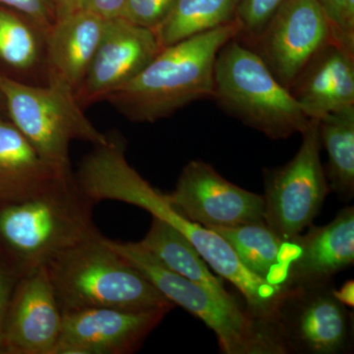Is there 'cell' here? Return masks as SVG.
<instances>
[{
    "label": "cell",
    "instance_id": "1",
    "mask_svg": "<svg viewBox=\"0 0 354 354\" xmlns=\"http://www.w3.org/2000/svg\"><path fill=\"white\" fill-rule=\"evenodd\" d=\"M239 32L235 20L162 48L138 75L104 101L132 122L153 123L191 102L213 99L218 51Z\"/></svg>",
    "mask_w": 354,
    "mask_h": 354
},
{
    "label": "cell",
    "instance_id": "2",
    "mask_svg": "<svg viewBox=\"0 0 354 354\" xmlns=\"http://www.w3.org/2000/svg\"><path fill=\"white\" fill-rule=\"evenodd\" d=\"M93 206L74 174L58 177L28 199L0 205V260L23 277L71 247L101 236Z\"/></svg>",
    "mask_w": 354,
    "mask_h": 354
},
{
    "label": "cell",
    "instance_id": "3",
    "mask_svg": "<svg viewBox=\"0 0 354 354\" xmlns=\"http://www.w3.org/2000/svg\"><path fill=\"white\" fill-rule=\"evenodd\" d=\"M46 267L62 313L88 308L171 311L174 307L102 235L71 247Z\"/></svg>",
    "mask_w": 354,
    "mask_h": 354
},
{
    "label": "cell",
    "instance_id": "4",
    "mask_svg": "<svg viewBox=\"0 0 354 354\" xmlns=\"http://www.w3.org/2000/svg\"><path fill=\"white\" fill-rule=\"evenodd\" d=\"M109 245L120 254L165 298L183 307L215 333L225 354H286L276 326L257 318L234 297H223L165 267L138 242Z\"/></svg>",
    "mask_w": 354,
    "mask_h": 354
},
{
    "label": "cell",
    "instance_id": "5",
    "mask_svg": "<svg viewBox=\"0 0 354 354\" xmlns=\"http://www.w3.org/2000/svg\"><path fill=\"white\" fill-rule=\"evenodd\" d=\"M213 99L230 115L272 140L301 134L310 121L259 55L236 38L218 51Z\"/></svg>",
    "mask_w": 354,
    "mask_h": 354
},
{
    "label": "cell",
    "instance_id": "6",
    "mask_svg": "<svg viewBox=\"0 0 354 354\" xmlns=\"http://www.w3.org/2000/svg\"><path fill=\"white\" fill-rule=\"evenodd\" d=\"M0 94L9 120L58 176H73L69 145L73 140L102 145L108 141L92 124L75 95L55 84L29 85L0 75Z\"/></svg>",
    "mask_w": 354,
    "mask_h": 354
},
{
    "label": "cell",
    "instance_id": "7",
    "mask_svg": "<svg viewBox=\"0 0 354 354\" xmlns=\"http://www.w3.org/2000/svg\"><path fill=\"white\" fill-rule=\"evenodd\" d=\"M301 135V146L288 164L265 171L264 221L286 241L313 223L330 191L321 162L318 120H310Z\"/></svg>",
    "mask_w": 354,
    "mask_h": 354
},
{
    "label": "cell",
    "instance_id": "8",
    "mask_svg": "<svg viewBox=\"0 0 354 354\" xmlns=\"http://www.w3.org/2000/svg\"><path fill=\"white\" fill-rule=\"evenodd\" d=\"M353 321L333 281L288 288L274 316L288 353H346L353 346Z\"/></svg>",
    "mask_w": 354,
    "mask_h": 354
},
{
    "label": "cell",
    "instance_id": "9",
    "mask_svg": "<svg viewBox=\"0 0 354 354\" xmlns=\"http://www.w3.org/2000/svg\"><path fill=\"white\" fill-rule=\"evenodd\" d=\"M332 39L329 20L316 0H285L247 46L290 90L310 60Z\"/></svg>",
    "mask_w": 354,
    "mask_h": 354
},
{
    "label": "cell",
    "instance_id": "10",
    "mask_svg": "<svg viewBox=\"0 0 354 354\" xmlns=\"http://www.w3.org/2000/svg\"><path fill=\"white\" fill-rule=\"evenodd\" d=\"M167 198L179 215L207 228L264 221L263 195L230 183L201 160L184 167Z\"/></svg>",
    "mask_w": 354,
    "mask_h": 354
},
{
    "label": "cell",
    "instance_id": "11",
    "mask_svg": "<svg viewBox=\"0 0 354 354\" xmlns=\"http://www.w3.org/2000/svg\"><path fill=\"white\" fill-rule=\"evenodd\" d=\"M153 30L120 17L106 21L101 43L75 94L83 109L104 101L138 75L162 50Z\"/></svg>",
    "mask_w": 354,
    "mask_h": 354
},
{
    "label": "cell",
    "instance_id": "12",
    "mask_svg": "<svg viewBox=\"0 0 354 354\" xmlns=\"http://www.w3.org/2000/svg\"><path fill=\"white\" fill-rule=\"evenodd\" d=\"M169 310L88 308L62 313L55 354H128L160 325Z\"/></svg>",
    "mask_w": 354,
    "mask_h": 354
},
{
    "label": "cell",
    "instance_id": "13",
    "mask_svg": "<svg viewBox=\"0 0 354 354\" xmlns=\"http://www.w3.org/2000/svg\"><path fill=\"white\" fill-rule=\"evenodd\" d=\"M62 311L46 266L21 277L4 324L2 354H55Z\"/></svg>",
    "mask_w": 354,
    "mask_h": 354
},
{
    "label": "cell",
    "instance_id": "14",
    "mask_svg": "<svg viewBox=\"0 0 354 354\" xmlns=\"http://www.w3.org/2000/svg\"><path fill=\"white\" fill-rule=\"evenodd\" d=\"M310 120L354 106V51L333 39L290 88Z\"/></svg>",
    "mask_w": 354,
    "mask_h": 354
},
{
    "label": "cell",
    "instance_id": "15",
    "mask_svg": "<svg viewBox=\"0 0 354 354\" xmlns=\"http://www.w3.org/2000/svg\"><path fill=\"white\" fill-rule=\"evenodd\" d=\"M297 246L285 290L333 281L354 263L353 207L342 209L328 225H310L306 234L297 237Z\"/></svg>",
    "mask_w": 354,
    "mask_h": 354
},
{
    "label": "cell",
    "instance_id": "16",
    "mask_svg": "<svg viewBox=\"0 0 354 354\" xmlns=\"http://www.w3.org/2000/svg\"><path fill=\"white\" fill-rule=\"evenodd\" d=\"M106 21L83 9L57 20L48 35V84L76 94L101 43Z\"/></svg>",
    "mask_w": 354,
    "mask_h": 354
},
{
    "label": "cell",
    "instance_id": "17",
    "mask_svg": "<svg viewBox=\"0 0 354 354\" xmlns=\"http://www.w3.org/2000/svg\"><path fill=\"white\" fill-rule=\"evenodd\" d=\"M209 230L228 242L248 271L266 283L285 290L288 270L297 254V237L286 241L265 221Z\"/></svg>",
    "mask_w": 354,
    "mask_h": 354
},
{
    "label": "cell",
    "instance_id": "18",
    "mask_svg": "<svg viewBox=\"0 0 354 354\" xmlns=\"http://www.w3.org/2000/svg\"><path fill=\"white\" fill-rule=\"evenodd\" d=\"M58 177L11 121L0 120V205L34 196Z\"/></svg>",
    "mask_w": 354,
    "mask_h": 354
},
{
    "label": "cell",
    "instance_id": "19",
    "mask_svg": "<svg viewBox=\"0 0 354 354\" xmlns=\"http://www.w3.org/2000/svg\"><path fill=\"white\" fill-rule=\"evenodd\" d=\"M48 32L17 11L0 8V64L13 80L35 86L48 84Z\"/></svg>",
    "mask_w": 354,
    "mask_h": 354
},
{
    "label": "cell",
    "instance_id": "20",
    "mask_svg": "<svg viewBox=\"0 0 354 354\" xmlns=\"http://www.w3.org/2000/svg\"><path fill=\"white\" fill-rule=\"evenodd\" d=\"M138 243L179 276L205 286L220 297H232L223 281L209 271L189 239L167 221L153 216L148 234Z\"/></svg>",
    "mask_w": 354,
    "mask_h": 354
},
{
    "label": "cell",
    "instance_id": "21",
    "mask_svg": "<svg viewBox=\"0 0 354 354\" xmlns=\"http://www.w3.org/2000/svg\"><path fill=\"white\" fill-rule=\"evenodd\" d=\"M321 143L328 153L326 171L330 190L342 200L354 194V106L318 120Z\"/></svg>",
    "mask_w": 354,
    "mask_h": 354
},
{
    "label": "cell",
    "instance_id": "22",
    "mask_svg": "<svg viewBox=\"0 0 354 354\" xmlns=\"http://www.w3.org/2000/svg\"><path fill=\"white\" fill-rule=\"evenodd\" d=\"M241 0H176L171 12L156 30L160 46H171L236 20Z\"/></svg>",
    "mask_w": 354,
    "mask_h": 354
},
{
    "label": "cell",
    "instance_id": "23",
    "mask_svg": "<svg viewBox=\"0 0 354 354\" xmlns=\"http://www.w3.org/2000/svg\"><path fill=\"white\" fill-rule=\"evenodd\" d=\"M283 1L285 0H241L235 18L241 27L236 39L246 46L252 43Z\"/></svg>",
    "mask_w": 354,
    "mask_h": 354
},
{
    "label": "cell",
    "instance_id": "24",
    "mask_svg": "<svg viewBox=\"0 0 354 354\" xmlns=\"http://www.w3.org/2000/svg\"><path fill=\"white\" fill-rule=\"evenodd\" d=\"M176 0H127L122 17L153 32L171 12Z\"/></svg>",
    "mask_w": 354,
    "mask_h": 354
},
{
    "label": "cell",
    "instance_id": "25",
    "mask_svg": "<svg viewBox=\"0 0 354 354\" xmlns=\"http://www.w3.org/2000/svg\"><path fill=\"white\" fill-rule=\"evenodd\" d=\"M0 6L27 16L38 23L48 35L57 20L51 0H0Z\"/></svg>",
    "mask_w": 354,
    "mask_h": 354
},
{
    "label": "cell",
    "instance_id": "26",
    "mask_svg": "<svg viewBox=\"0 0 354 354\" xmlns=\"http://www.w3.org/2000/svg\"><path fill=\"white\" fill-rule=\"evenodd\" d=\"M19 274L10 266L0 260V354H2V341H3L4 324L11 297L14 290L21 279Z\"/></svg>",
    "mask_w": 354,
    "mask_h": 354
},
{
    "label": "cell",
    "instance_id": "27",
    "mask_svg": "<svg viewBox=\"0 0 354 354\" xmlns=\"http://www.w3.org/2000/svg\"><path fill=\"white\" fill-rule=\"evenodd\" d=\"M127 0H81L79 9L99 16L104 20L122 17Z\"/></svg>",
    "mask_w": 354,
    "mask_h": 354
},
{
    "label": "cell",
    "instance_id": "28",
    "mask_svg": "<svg viewBox=\"0 0 354 354\" xmlns=\"http://www.w3.org/2000/svg\"><path fill=\"white\" fill-rule=\"evenodd\" d=\"M319 6L323 9L330 28H332L333 39L337 41L339 32H341L342 13H344L346 0H316Z\"/></svg>",
    "mask_w": 354,
    "mask_h": 354
},
{
    "label": "cell",
    "instance_id": "29",
    "mask_svg": "<svg viewBox=\"0 0 354 354\" xmlns=\"http://www.w3.org/2000/svg\"><path fill=\"white\" fill-rule=\"evenodd\" d=\"M81 0H51L57 19L79 9Z\"/></svg>",
    "mask_w": 354,
    "mask_h": 354
}]
</instances>
